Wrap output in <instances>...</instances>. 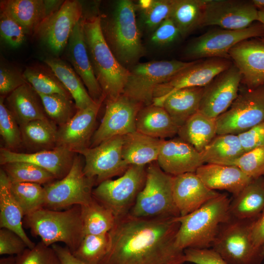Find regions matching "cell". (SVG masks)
Wrapping results in <instances>:
<instances>
[{
    "label": "cell",
    "mask_w": 264,
    "mask_h": 264,
    "mask_svg": "<svg viewBox=\"0 0 264 264\" xmlns=\"http://www.w3.org/2000/svg\"><path fill=\"white\" fill-rule=\"evenodd\" d=\"M179 225L176 218L117 217L99 264H183L184 250L175 242Z\"/></svg>",
    "instance_id": "cell-1"
},
{
    "label": "cell",
    "mask_w": 264,
    "mask_h": 264,
    "mask_svg": "<svg viewBox=\"0 0 264 264\" xmlns=\"http://www.w3.org/2000/svg\"><path fill=\"white\" fill-rule=\"evenodd\" d=\"M85 38L93 69L107 100L122 94L130 70L117 60L104 35L101 17L83 19Z\"/></svg>",
    "instance_id": "cell-2"
},
{
    "label": "cell",
    "mask_w": 264,
    "mask_h": 264,
    "mask_svg": "<svg viewBox=\"0 0 264 264\" xmlns=\"http://www.w3.org/2000/svg\"><path fill=\"white\" fill-rule=\"evenodd\" d=\"M231 200L225 194H220L198 209L176 218L180 223L176 237L179 248H210L220 225L230 218Z\"/></svg>",
    "instance_id": "cell-3"
},
{
    "label": "cell",
    "mask_w": 264,
    "mask_h": 264,
    "mask_svg": "<svg viewBox=\"0 0 264 264\" xmlns=\"http://www.w3.org/2000/svg\"><path fill=\"white\" fill-rule=\"evenodd\" d=\"M136 9L132 0H118L105 25L102 26L113 53L127 68L137 64L145 53L136 19Z\"/></svg>",
    "instance_id": "cell-4"
},
{
    "label": "cell",
    "mask_w": 264,
    "mask_h": 264,
    "mask_svg": "<svg viewBox=\"0 0 264 264\" xmlns=\"http://www.w3.org/2000/svg\"><path fill=\"white\" fill-rule=\"evenodd\" d=\"M23 222L32 235L39 237L46 246L62 242L72 253L85 236L80 205L63 211L42 208L25 216Z\"/></svg>",
    "instance_id": "cell-5"
},
{
    "label": "cell",
    "mask_w": 264,
    "mask_h": 264,
    "mask_svg": "<svg viewBox=\"0 0 264 264\" xmlns=\"http://www.w3.org/2000/svg\"><path fill=\"white\" fill-rule=\"evenodd\" d=\"M173 178L156 161L149 164L146 167L144 187L129 213L139 218L180 217L173 198Z\"/></svg>",
    "instance_id": "cell-6"
},
{
    "label": "cell",
    "mask_w": 264,
    "mask_h": 264,
    "mask_svg": "<svg viewBox=\"0 0 264 264\" xmlns=\"http://www.w3.org/2000/svg\"><path fill=\"white\" fill-rule=\"evenodd\" d=\"M194 61L175 60L138 63L129 69L130 74L122 94L144 106L151 105L156 87Z\"/></svg>",
    "instance_id": "cell-7"
},
{
    "label": "cell",
    "mask_w": 264,
    "mask_h": 264,
    "mask_svg": "<svg viewBox=\"0 0 264 264\" xmlns=\"http://www.w3.org/2000/svg\"><path fill=\"white\" fill-rule=\"evenodd\" d=\"M256 219L230 218L220 225L211 248L229 264H261L264 256L251 238L252 225Z\"/></svg>",
    "instance_id": "cell-8"
},
{
    "label": "cell",
    "mask_w": 264,
    "mask_h": 264,
    "mask_svg": "<svg viewBox=\"0 0 264 264\" xmlns=\"http://www.w3.org/2000/svg\"><path fill=\"white\" fill-rule=\"evenodd\" d=\"M145 166L130 165L119 178L102 182L92 190L93 198L111 210L116 218L128 214L145 184Z\"/></svg>",
    "instance_id": "cell-9"
},
{
    "label": "cell",
    "mask_w": 264,
    "mask_h": 264,
    "mask_svg": "<svg viewBox=\"0 0 264 264\" xmlns=\"http://www.w3.org/2000/svg\"><path fill=\"white\" fill-rule=\"evenodd\" d=\"M81 157L76 154L68 174L63 178L44 186L45 202L44 208L58 210L74 205H84L93 199V180L83 171Z\"/></svg>",
    "instance_id": "cell-10"
},
{
    "label": "cell",
    "mask_w": 264,
    "mask_h": 264,
    "mask_svg": "<svg viewBox=\"0 0 264 264\" xmlns=\"http://www.w3.org/2000/svg\"><path fill=\"white\" fill-rule=\"evenodd\" d=\"M216 120L217 134L238 135L264 121V84L240 88L229 108Z\"/></svg>",
    "instance_id": "cell-11"
},
{
    "label": "cell",
    "mask_w": 264,
    "mask_h": 264,
    "mask_svg": "<svg viewBox=\"0 0 264 264\" xmlns=\"http://www.w3.org/2000/svg\"><path fill=\"white\" fill-rule=\"evenodd\" d=\"M264 38V26L259 22L240 30L216 29L195 39L186 50L193 59L221 58L231 59L230 50L239 43L253 38Z\"/></svg>",
    "instance_id": "cell-12"
},
{
    "label": "cell",
    "mask_w": 264,
    "mask_h": 264,
    "mask_svg": "<svg viewBox=\"0 0 264 264\" xmlns=\"http://www.w3.org/2000/svg\"><path fill=\"white\" fill-rule=\"evenodd\" d=\"M123 141L124 136H114L76 153L84 157V173L95 184L121 176L127 170L129 165L122 156Z\"/></svg>",
    "instance_id": "cell-13"
},
{
    "label": "cell",
    "mask_w": 264,
    "mask_h": 264,
    "mask_svg": "<svg viewBox=\"0 0 264 264\" xmlns=\"http://www.w3.org/2000/svg\"><path fill=\"white\" fill-rule=\"evenodd\" d=\"M232 64L230 59L221 58L195 61L169 81L156 87L153 103L160 106L167 96L181 88L205 87Z\"/></svg>",
    "instance_id": "cell-14"
},
{
    "label": "cell",
    "mask_w": 264,
    "mask_h": 264,
    "mask_svg": "<svg viewBox=\"0 0 264 264\" xmlns=\"http://www.w3.org/2000/svg\"><path fill=\"white\" fill-rule=\"evenodd\" d=\"M82 15V6L79 1L65 0L57 10L43 21L34 34L53 53L58 55L66 46Z\"/></svg>",
    "instance_id": "cell-15"
},
{
    "label": "cell",
    "mask_w": 264,
    "mask_h": 264,
    "mask_svg": "<svg viewBox=\"0 0 264 264\" xmlns=\"http://www.w3.org/2000/svg\"><path fill=\"white\" fill-rule=\"evenodd\" d=\"M144 106L123 94L107 100L105 113L95 131L89 147L96 146L114 136H124L136 131V119Z\"/></svg>",
    "instance_id": "cell-16"
},
{
    "label": "cell",
    "mask_w": 264,
    "mask_h": 264,
    "mask_svg": "<svg viewBox=\"0 0 264 264\" xmlns=\"http://www.w3.org/2000/svg\"><path fill=\"white\" fill-rule=\"evenodd\" d=\"M258 9L252 0H208L201 26L217 25L221 28L240 30L258 21Z\"/></svg>",
    "instance_id": "cell-17"
},
{
    "label": "cell",
    "mask_w": 264,
    "mask_h": 264,
    "mask_svg": "<svg viewBox=\"0 0 264 264\" xmlns=\"http://www.w3.org/2000/svg\"><path fill=\"white\" fill-rule=\"evenodd\" d=\"M242 79L233 64L204 87L199 111L213 119L225 112L238 95Z\"/></svg>",
    "instance_id": "cell-18"
},
{
    "label": "cell",
    "mask_w": 264,
    "mask_h": 264,
    "mask_svg": "<svg viewBox=\"0 0 264 264\" xmlns=\"http://www.w3.org/2000/svg\"><path fill=\"white\" fill-rule=\"evenodd\" d=\"M66 56L92 99L97 103H102L105 97L90 61L84 36L82 18L77 22L69 37L66 45Z\"/></svg>",
    "instance_id": "cell-19"
},
{
    "label": "cell",
    "mask_w": 264,
    "mask_h": 264,
    "mask_svg": "<svg viewBox=\"0 0 264 264\" xmlns=\"http://www.w3.org/2000/svg\"><path fill=\"white\" fill-rule=\"evenodd\" d=\"M76 154L63 147L31 153H19L1 148L0 164L2 165L14 162L32 163L48 171L59 180L64 177L69 172Z\"/></svg>",
    "instance_id": "cell-20"
},
{
    "label": "cell",
    "mask_w": 264,
    "mask_h": 264,
    "mask_svg": "<svg viewBox=\"0 0 264 264\" xmlns=\"http://www.w3.org/2000/svg\"><path fill=\"white\" fill-rule=\"evenodd\" d=\"M101 104L95 103L77 110L68 122L58 127L56 147H65L75 153L89 147Z\"/></svg>",
    "instance_id": "cell-21"
},
{
    "label": "cell",
    "mask_w": 264,
    "mask_h": 264,
    "mask_svg": "<svg viewBox=\"0 0 264 264\" xmlns=\"http://www.w3.org/2000/svg\"><path fill=\"white\" fill-rule=\"evenodd\" d=\"M230 59L240 71L241 83L248 88L264 84V41L249 39L235 45L229 51Z\"/></svg>",
    "instance_id": "cell-22"
},
{
    "label": "cell",
    "mask_w": 264,
    "mask_h": 264,
    "mask_svg": "<svg viewBox=\"0 0 264 264\" xmlns=\"http://www.w3.org/2000/svg\"><path fill=\"white\" fill-rule=\"evenodd\" d=\"M156 162L164 172L173 176L196 172L204 164L201 153L178 136L162 139Z\"/></svg>",
    "instance_id": "cell-23"
},
{
    "label": "cell",
    "mask_w": 264,
    "mask_h": 264,
    "mask_svg": "<svg viewBox=\"0 0 264 264\" xmlns=\"http://www.w3.org/2000/svg\"><path fill=\"white\" fill-rule=\"evenodd\" d=\"M172 192L180 216L194 212L220 194L207 187L196 172L173 176Z\"/></svg>",
    "instance_id": "cell-24"
},
{
    "label": "cell",
    "mask_w": 264,
    "mask_h": 264,
    "mask_svg": "<svg viewBox=\"0 0 264 264\" xmlns=\"http://www.w3.org/2000/svg\"><path fill=\"white\" fill-rule=\"evenodd\" d=\"M196 173L209 189L226 191L233 197L253 179L235 165L206 163L199 167Z\"/></svg>",
    "instance_id": "cell-25"
},
{
    "label": "cell",
    "mask_w": 264,
    "mask_h": 264,
    "mask_svg": "<svg viewBox=\"0 0 264 264\" xmlns=\"http://www.w3.org/2000/svg\"><path fill=\"white\" fill-rule=\"evenodd\" d=\"M6 100L19 126L37 120H49L39 94L28 83L8 94Z\"/></svg>",
    "instance_id": "cell-26"
},
{
    "label": "cell",
    "mask_w": 264,
    "mask_h": 264,
    "mask_svg": "<svg viewBox=\"0 0 264 264\" xmlns=\"http://www.w3.org/2000/svg\"><path fill=\"white\" fill-rule=\"evenodd\" d=\"M0 12L17 22L27 34H34L39 24L51 14L46 0H4L0 1Z\"/></svg>",
    "instance_id": "cell-27"
},
{
    "label": "cell",
    "mask_w": 264,
    "mask_h": 264,
    "mask_svg": "<svg viewBox=\"0 0 264 264\" xmlns=\"http://www.w3.org/2000/svg\"><path fill=\"white\" fill-rule=\"evenodd\" d=\"M179 128L163 107L153 103L142 107L136 119V131L160 139L173 138Z\"/></svg>",
    "instance_id": "cell-28"
},
{
    "label": "cell",
    "mask_w": 264,
    "mask_h": 264,
    "mask_svg": "<svg viewBox=\"0 0 264 264\" xmlns=\"http://www.w3.org/2000/svg\"><path fill=\"white\" fill-rule=\"evenodd\" d=\"M264 210V177L253 179L231 200V218L249 220L257 218Z\"/></svg>",
    "instance_id": "cell-29"
},
{
    "label": "cell",
    "mask_w": 264,
    "mask_h": 264,
    "mask_svg": "<svg viewBox=\"0 0 264 264\" xmlns=\"http://www.w3.org/2000/svg\"><path fill=\"white\" fill-rule=\"evenodd\" d=\"M10 181L6 174L0 170V227L16 233L25 242L28 248L36 245L27 236L22 227L24 216L19 204L13 196Z\"/></svg>",
    "instance_id": "cell-30"
},
{
    "label": "cell",
    "mask_w": 264,
    "mask_h": 264,
    "mask_svg": "<svg viewBox=\"0 0 264 264\" xmlns=\"http://www.w3.org/2000/svg\"><path fill=\"white\" fill-rule=\"evenodd\" d=\"M204 87H191L175 90L159 106L163 107L180 127L199 111Z\"/></svg>",
    "instance_id": "cell-31"
},
{
    "label": "cell",
    "mask_w": 264,
    "mask_h": 264,
    "mask_svg": "<svg viewBox=\"0 0 264 264\" xmlns=\"http://www.w3.org/2000/svg\"><path fill=\"white\" fill-rule=\"evenodd\" d=\"M162 139L137 131L124 136L122 156L128 165L146 166L157 161Z\"/></svg>",
    "instance_id": "cell-32"
},
{
    "label": "cell",
    "mask_w": 264,
    "mask_h": 264,
    "mask_svg": "<svg viewBox=\"0 0 264 264\" xmlns=\"http://www.w3.org/2000/svg\"><path fill=\"white\" fill-rule=\"evenodd\" d=\"M44 62L70 93L77 110L97 103L91 97L80 77L70 66L57 58H47Z\"/></svg>",
    "instance_id": "cell-33"
},
{
    "label": "cell",
    "mask_w": 264,
    "mask_h": 264,
    "mask_svg": "<svg viewBox=\"0 0 264 264\" xmlns=\"http://www.w3.org/2000/svg\"><path fill=\"white\" fill-rule=\"evenodd\" d=\"M216 119L198 111L179 128L178 136L201 153L217 135Z\"/></svg>",
    "instance_id": "cell-34"
},
{
    "label": "cell",
    "mask_w": 264,
    "mask_h": 264,
    "mask_svg": "<svg viewBox=\"0 0 264 264\" xmlns=\"http://www.w3.org/2000/svg\"><path fill=\"white\" fill-rule=\"evenodd\" d=\"M245 153L238 135L217 134L200 153L204 163L229 165Z\"/></svg>",
    "instance_id": "cell-35"
},
{
    "label": "cell",
    "mask_w": 264,
    "mask_h": 264,
    "mask_svg": "<svg viewBox=\"0 0 264 264\" xmlns=\"http://www.w3.org/2000/svg\"><path fill=\"white\" fill-rule=\"evenodd\" d=\"M208 0H174L170 16L180 36L185 37L201 26L204 9Z\"/></svg>",
    "instance_id": "cell-36"
},
{
    "label": "cell",
    "mask_w": 264,
    "mask_h": 264,
    "mask_svg": "<svg viewBox=\"0 0 264 264\" xmlns=\"http://www.w3.org/2000/svg\"><path fill=\"white\" fill-rule=\"evenodd\" d=\"M22 144L37 151L56 147L57 127L51 121L37 120L20 126Z\"/></svg>",
    "instance_id": "cell-37"
},
{
    "label": "cell",
    "mask_w": 264,
    "mask_h": 264,
    "mask_svg": "<svg viewBox=\"0 0 264 264\" xmlns=\"http://www.w3.org/2000/svg\"><path fill=\"white\" fill-rule=\"evenodd\" d=\"M81 209L84 235L108 233L115 223L116 218L112 211L93 198L81 206Z\"/></svg>",
    "instance_id": "cell-38"
},
{
    "label": "cell",
    "mask_w": 264,
    "mask_h": 264,
    "mask_svg": "<svg viewBox=\"0 0 264 264\" xmlns=\"http://www.w3.org/2000/svg\"><path fill=\"white\" fill-rule=\"evenodd\" d=\"M9 180L13 182H30L46 184L55 179L46 170L32 163L14 162L1 165Z\"/></svg>",
    "instance_id": "cell-39"
},
{
    "label": "cell",
    "mask_w": 264,
    "mask_h": 264,
    "mask_svg": "<svg viewBox=\"0 0 264 264\" xmlns=\"http://www.w3.org/2000/svg\"><path fill=\"white\" fill-rule=\"evenodd\" d=\"M10 189L24 216L44 208L45 191L44 187L41 184L30 182H11Z\"/></svg>",
    "instance_id": "cell-40"
},
{
    "label": "cell",
    "mask_w": 264,
    "mask_h": 264,
    "mask_svg": "<svg viewBox=\"0 0 264 264\" xmlns=\"http://www.w3.org/2000/svg\"><path fill=\"white\" fill-rule=\"evenodd\" d=\"M22 75L26 82L38 93L59 94L72 97L50 68L49 70L30 66L25 69Z\"/></svg>",
    "instance_id": "cell-41"
},
{
    "label": "cell",
    "mask_w": 264,
    "mask_h": 264,
    "mask_svg": "<svg viewBox=\"0 0 264 264\" xmlns=\"http://www.w3.org/2000/svg\"><path fill=\"white\" fill-rule=\"evenodd\" d=\"M38 94L47 116L58 127L68 122L77 111L75 104L71 97L59 94Z\"/></svg>",
    "instance_id": "cell-42"
},
{
    "label": "cell",
    "mask_w": 264,
    "mask_h": 264,
    "mask_svg": "<svg viewBox=\"0 0 264 264\" xmlns=\"http://www.w3.org/2000/svg\"><path fill=\"white\" fill-rule=\"evenodd\" d=\"M110 246L109 233L102 235H86L72 253L88 264H99L108 253Z\"/></svg>",
    "instance_id": "cell-43"
},
{
    "label": "cell",
    "mask_w": 264,
    "mask_h": 264,
    "mask_svg": "<svg viewBox=\"0 0 264 264\" xmlns=\"http://www.w3.org/2000/svg\"><path fill=\"white\" fill-rule=\"evenodd\" d=\"M4 96L0 97V134L5 148L13 151L22 144L21 129L15 116L4 104Z\"/></svg>",
    "instance_id": "cell-44"
},
{
    "label": "cell",
    "mask_w": 264,
    "mask_h": 264,
    "mask_svg": "<svg viewBox=\"0 0 264 264\" xmlns=\"http://www.w3.org/2000/svg\"><path fill=\"white\" fill-rule=\"evenodd\" d=\"M229 165H235L252 179L264 176V146L244 153Z\"/></svg>",
    "instance_id": "cell-45"
},
{
    "label": "cell",
    "mask_w": 264,
    "mask_h": 264,
    "mask_svg": "<svg viewBox=\"0 0 264 264\" xmlns=\"http://www.w3.org/2000/svg\"><path fill=\"white\" fill-rule=\"evenodd\" d=\"M15 264H61L54 249L42 242L16 257Z\"/></svg>",
    "instance_id": "cell-46"
},
{
    "label": "cell",
    "mask_w": 264,
    "mask_h": 264,
    "mask_svg": "<svg viewBox=\"0 0 264 264\" xmlns=\"http://www.w3.org/2000/svg\"><path fill=\"white\" fill-rule=\"evenodd\" d=\"M174 0H152L150 6L141 11L143 22L153 32L164 20L170 18Z\"/></svg>",
    "instance_id": "cell-47"
},
{
    "label": "cell",
    "mask_w": 264,
    "mask_h": 264,
    "mask_svg": "<svg viewBox=\"0 0 264 264\" xmlns=\"http://www.w3.org/2000/svg\"><path fill=\"white\" fill-rule=\"evenodd\" d=\"M25 34L21 25L6 14L0 12V35L6 44L12 48H18L24 42Z\"/></svg>",
    "instance_id": "cell-48"
},
{
    "label": "cell",
    "mask_w": 264,
    "mask_h": 264,
    "mask_svg": "<svg viewBox=\"0 0 264 264\" xmlns=\"http://www.w3.org/2000/svg\"><path fill=\"white\" fill-rule=\"evenodd\" d=\"M27 248L24 241L16 233L7 228L0 229V255H18Z\"/></svg>",
    "instance_id": "cell-49"
},
{
    "label": "cell",
    "mask_w": 264,
    "mask_h": 264,
    "mask_svg": "<svg viewBox=\"0 0 264 264\" xmlns=\"http://www.w3.org/2000/svg\"><path fill=\"white\" fill-rule=\"evenodd\" d=\"M185 262L195 264H229L212 248L184 250Z\"/></svg>",
    "instance_id": "cell-50"
},
{
    "label": "cell",
    "mask_w": 264,
    "mask_h": 264,
    "mask_svg": "<svg viewBox=\"0 0 264 264\" xmlns=\"http://www.w3.org/2000/svg\"><path fill=\"white\" fill-rule=\"evenodd\" d=\"M179 36L180 35L177 28L169 18L153 32L151 41L155 45L163 46L174 42Z\"/></svg>",
    "instance_id": "cell-51"
},
{
    "label": "cell",
    "mask_w": 264,
    "mask_h": 264,
    "mask_svg": "<svg viewBox=\"0 0 264 264\" xmlns=\"http://www.w3.org/2000/svg\"><path fill=\"white\" fill-rule=\"evenodd\" d=\"M27 83L22 73L12 68L0 67V96L8 95L23 85Z\"/></svg>",
    "instance_id": "cell-52"
},
{
    "label": "cell",
    "mask_w": 264,
    "mask_h": 264,
    "mask_svg": "<svg viewBox=\"0 0 264 264\" xmlns=\"http://www.w3.org/2000/svg\"><path fill=\"white\" fill-rule=\"evenodd\" d=\"M238 136L245 153L264 146V121Z\"/></svg>",
    "instance_id": "cell-53"
},
{
    "label": "cell",
    "mask_w": 264,
    "mask_h": 264,
    "mask_svg": "<svg viewBox=\"0 0 264 264\" xmlns=\"http://www.w3.org/2000/svg\"><path fill=\"white\" fill-rule=\"evenodd\" d=\"M251 233L253 244L257 248L261 249L264 243V210L254 220Z\"/></svg>",
    "instance_id": "cell-54"
},
{
    "label": "cell",
    "mask_w": 264,
    "mask_h": 264,
    "mask_svg": "<svg viewBox=\"0 0 264 264\" xmlns=\"http://www.w3.org/2000/svg\"><path fill=\"white\" fill-rule=\"evenodd\" d=\"M51 247L61 264H88L76 258L66 246L63 247L55 243L52 245Z\"/></svg>",
    "instance_id": "cell-55"
},
{
    "label": "cell",
    "mask_w": 264,
    "mask_h": 264,
    "mask_svg": "<svg viewBox=\"0 0 264 264\" xmlns=\"http://www.w3.org/2000/svg\"><path fill=\"white\" fill-rule=\"evenodd\" d=\"M16 257L10 256L8 257L2 258L0 259V264H15Z\"/></svg>",
    "instance_id": "cell-56"
},
{
    "label": "cell",
    "mask_w": 264,
    "mask_h": 264,
    "mask_svg": "<svg viewBox=\"0 0 264 264\" xmlns=\"http://www.w3.org/2000/svg\"><path fill=\"white\" fill-rule=\"evenodd\" d=\"M258 21L264 26V7L258 8Z\"/></svg>",
    "instance_id": "cell-57"
},
{
    "label": "cell",
    "mask_w": 264,
    "mask_h": 264,
    "mask_svg": "<svg viewBox=\"0 0 264 264\" xmlns=\"http://www.w3.org/2000/svg\"><path fill=\"white\" fill-rule=\"evenodd\" d=\"M252 1L258 9L264 7V0H253Z\"/></svg>",
    "instance_id": "cell-58"
},
{
    "label": "cell",
    "mask_w": 264,
    "mask_h": 264,
    "mask_svg": "<svg viewBox=\"0 0 264 264\" xmlns=\"http://www.w3.org/2000/svg\"><path fill=\"white\" fill-rule=\"evenodd\" d=\"M261 251H262V253L263 255L264 256V243L263 244V245H262V246L261 247Z\"/></svg>",
    "instance_id": "cell-59"
},
{
    "label": "cell",
    "mask_w": 264,
    "mask_h": 264,
    "mask_svg": "<svg viewBox=\"0 0 264 264\" xmlns=\"http://www.w3.org/2000/svg\"><path fill=\"white\" fill-rule=\"evenodd\" d=\"M262 38L264 41V38Z\"/></svg>",
    "instance_id": "cell-60"
}]
</instances>
